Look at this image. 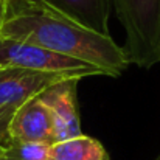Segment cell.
Here are the masks:
<instances>
[{
    "label": "cell",
    "instance_id": "obj_1",
    "mask_svg": "<svg viewBox=\"0 0 160 160\" xmlns=\"http://www.w3.org/2000/svg\"><path fill=\"white\" fill-rule=\"evenodd\" d=\"M0 38L34 44L79 59L113 78L131 64L124 47H120L110 34L92 31L41 0H9Z\"/></svg>",
    "mask_w": 160,
    "mask_h": 160
},
{
    "label": "cell",
    "instance_id": "obj_2",
    "mask_svg": "<svg viewBox=\"0 0 160 160\" xmlns=\"http://www.w3.org/2000/svg\"><path fill=\"white\" fill-rule=\"evenodd\" d=\"M126 33L131 64L151 68L160 62V0H112Z\"/></svg>",
    "mask_w": 160,
    "mask_h": 160
},
{
    "label": "cell",
    "instance_id": "obj_3",
    "mask_svg": "<svg viewBox=\"0 0 160 160\" xmlns=\"http://www.w3.org/2000/svg\"><path fill=\"white\" fill-rule=\"evenodd\" d=\"M0 67L2 68H23L31 72L70 75L76 78L104 75L98 67L82 62L79 59L54 53L44 47L0 38Z\"/></svg>",
    "mask_w": 160,
    "mask_h": 160
},
{
    "label": "cell",
    "instance_id": "obj_4",
    "mask_svg": "<svg viewBox=\"0 0 160 160\" xmlns=\"http://www.w3.org/2000/svg\"><path fill=\"white\" fill-rule=\"evenodd\" d=\"M72 78L76 76L31 72L23 68L0 70V115L16 112L19 107L39 97L52 86Z\"/></svg>",
    "mask_w": 160,
    "mask_h": 160
},
{
    "label": "cell",
    "instance_id": "obj_5",
    "mask_svg": "<svg viewBox=\"0 0 160 160\" xmlns=\"http://www.w3.org/2000/svg\"><path fill=\"white\" fill-rule=\"evenodd\" d=\"M72 78L52 86L39 95V100L50 109L54 124V143L82 135L76 106V84Z\"/></svg>",
    "mask_w": 160,
    "mask_h": 160
},
{
    "label": "cell",
    "instance_id": "obj_6",
    "mask_svg": "<svg viewBox=\"0 0 160 160\" xmlns=\"http://www.w3.org/2000/svg\"><path fill=\"white\" fill-rule=\"evenodd\" d=\"M9 138L27 143H54V124L50 109L39 97L19 107L8 126Z\"/></svg>",
    "mask_w": 160,
    "mask_h": 160
},
{
    "label": "cell",
    "instance_id": "obj_7",
    "mask_svg": "<svg viewBox=\"0 0 160 160\" xmlns=\"http://www.w3.org/2000/svg\"><path fill=\"white\" fill-rule=\"evenodd\" d=\"M58 12L70 17L82 27L109 36V17L112 0H41Z\"/></svg>",
    "mask_w": 160,
    "mask_h": 160
},
{
    "label": "cell",
    "instance_id": "obj_8",
    "mask_svg": "<svg viewBox=\"0 0 160 160\" xmlns=\"http://www.w3.org/2000/svg\"><path fill=\"white\" fill-rule=\"evenodd\" d=\"M47 160H110V157L101 142L89 135H79L53 143Z\"/></svg>",
    "mask_w": 160,
    "mask_h": 160
},
{
    "label": "cell",
    "instance_id": "obj_9",
    "mask_svg": "<svg viewBox=\"0 0 160 160\" xmlns=\"http://www.w3.org/2000/svg\"><path fill=\"white\" fill-rule=\"evenodd\" d=\"M3 160H47L50 145L27 143L8 138L3 145Z\"/></svg>",
    "mask_w": 160,
    "mask_h": 160
},
{
    "label": "cell",
    "instance_id": "obj_10",
    "mask_svg": "<svg viewBox=\"0 0 160 160\" xmlns=\"http://www.w3.org/2000/svg\"><path fill=\"white\" fill-rule=\"evenodd\" d=\"M12 115H14V112H8L5 115H0V145H3L9 138L8 126H9V121H11Z\"/></svg>",
    "mask_w": 160,
    "mask_h": 160
},
{
    "label": "cell",
    "instance_id": "obj_11",
    "mask_svg": "<svg viewBox=\"0 0 160 160\" xmlns=\"http://www.w3.org/2000/svg\"><path fill=\"white\" fill-rule=\"evenodd\" d=\"M8 5H9V0H0V33L3 30V25L8 16Z\"/></svg>",
    "mask_w": 160,
    "mask_h": 160
},
{
    "label": "cell",
    "instance_id": "obj_12",
    "mask_svg": "<svg viewBox=\"0 0 160 160\" xmlns=\"http://www.w3.org/2000/svg\"><path fill=\"white\" fill-rule=\"evenodd\" d=\"M0 160H3V146L0 145Z\"/></svg>",
    "mask_w": 160,
    "mask_h": 160
},
{
    "label": "cell",
    "instance_id": "obj_13",
    "mask_svg": "<svg viewBox=\"0 0 160 160\" xmlns=\"http://www.w3.org/2000/svg\"><path fill=\"white\" fill-rule=\"evenodd\" d=\"M157 160H160V156H159V159H157Z\"/></svg>",
    "mask_w": 160,
    "mask_h": 160
},
{
    "label": "cell",
    "instance_id": "obj_14",
    "mask_svg": "<svg viewBox=\"0 0 160 160\" xmlns=\"http://www.w3.org/2000/svg\"><path fill=\"white\" fill-rule=\"evenodd\" d=\"M0 70H3V68H2V67H0Z\"/></svg>",
    "mask_w": 160,
    "mask_h": 160
}]
</instances>
